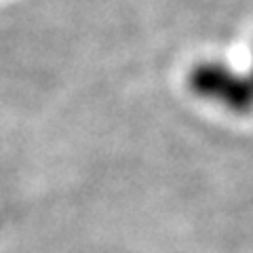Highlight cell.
Masks as SVG:
<instances>
[{"mask_svg":"<svg viewBox=\"0 0 253 253\" xmlns=\"http://www.w3.org/2000/svg\"><path fill=\"white\" fill-rule=\"evenodd\" d=\"M249 74L253 76V51H251V70H249Z\"/></svg>","mask_w":253,"mask_h":253,"instance_id":"2","label":"cell"},{"mask_svg":"<svg viewBox=\"0 0 253 253\" xmlns=\"http://www.w3.org/2000/svg\"><path fill=\"white\" fill-rule=\"evenodd\" d=\"M188 86L196 97L234 114L253 112V76L228 61H199L188 74Z\"/></svg>","mask_w":253,"mask_h":253,"instance_id":"1","label":"cell"}]
</instances>
